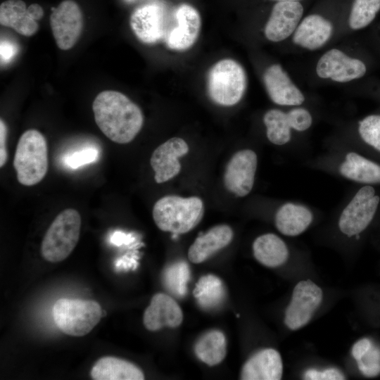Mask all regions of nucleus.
I'll use <instances>...</instances> for the list:
<instances>
[{"instance_id": "nucleus-27", "label": "nucleus", "mask_w": 380, "mask_h": 380, "mask_svg": "<svg viewBox=\"0 0 380 380\" xmlns=\"http://www.w3.org/2000/svg\"><path fill=\"white\" fill-rule=\"evenodd\" d=\"M198 305L203 310L219 308L227 296L223 281L214 274L203 275L198 280L193 291Z\"/></svg>"}, {"instance_id": "nucleus-23", "label": "nucleus", "mask_w": 380, "mask_h": 380, "mask_svg": "<svg viewBox=\"0 0 380 380\" xmlns=\"http://www.w3.org/2000/svg\"><path fill=\"white\" fill-rule=\"evenodd\" d=\"M313 219L312 212L305 206L286 203L277 211L275 225L284 235L295 236L303 232Z\"/></svg>"}, {"instance_id": "nucleus-41", "label": "nucleus", "mask_w": 380, "mask_h": 380, "mask_svg": "<svg viewBox=\"0 0 380 380\" xmlns=\"http://www.w3.org/2000/svg\"><path fill=\"white\" fill-rule=\"evenodd\" d=\"M126 1H133V0H126Z\"/></svg>"}, {"instance_id": "nucleus-28", "label": "nucleus", "mask_w": 380, "mask_h": 380, "mask_svg": "<svg viewBox=\"0 0 380 380\" xmlns=\"http://www.w3.org/2000/svg\"><path fill=\"white\" fill-rule=\"evenodd\" d=\"M191 277L189 265L184 260L173 262L165 267L162 273V281L168 292L182 298L187 292V284Z\"/></svg>"}, {"instance_id": "nucleus-1", "label": "nucleus", "mask_w": 380, "mask_h": 380, "mask_svg": "<svg viewBox=\"0 0 380 380\" xmlns=\"http://www.w3.org/2000/svg\"><path fill=\"white\" fill-rule=\"evenodd\" d=\"M92 109L97 126L113 142L129 143L143 126L141 110L121 92H100L93 101Z\"/></svg>"}, {"instance_id": "nucleus-2", "label": "nucleus", "mask_w": 380, "mask_h": 380, "mask_svg": "<svg viewBox=\"0 0 380 380\" xmlns=\"http://www.w3.org/2000/svg\"><path fill=\"white\" fill-rule=\"evenodd\" d=\"M203 213V203L200 198L169 195L156 202L152 214L160 230L179 234L196 227L201 221Z\"/></svg>"}, {"instance_id": "nucleus-14", "label": "nucleus", "mask_w": 380, "mask_h": 380, "mask_svg": "<svg viewBox=\"0 0 380 380\" xmlns=\"http://www.w3.org/2000/svg\"><path fill=\"white\" fill-rule=\"evenodd\" d=\"M175 18L177 24L165 34L166 44L173 50H186L198 37L201 27L200 14L194 6L182 4L176 8Z\"/></svg>"}, {"instance_id": "nucleus-25", "label": "nucleus", "mask_w": 380, "mask_h": 380, "mask_svg": "<svg viewBox=\"0 0 380 380\" xmlns=\"http://www.w3.org/2000/svg\"><path fill=\"white\" fill-rule=\"evenodd\" d=\"M344 177L360 183H380V165L355 152L348 153L339 167Z\"/></svg>"}, {"instance_id": "nucleus-38", "label": "nucleus", "mask_w": 380, "mask_h": 380, "mask_svg": "<svg viewBox=\"0 0 380 380\" xmlns=\"http://www.w3.org/2000/svg\"><path fill=\"white\" fill-rule=\"evenodd\" d=\"M17 48L10 42H1V63H6L11 61L16 53Z\"/></svg>"}, {"instance_id": "nucleus-8", "label": "nucleus", "mask_w": 380, "mask_h": 380, "mask_svg": "<svg viewBox=\"0 0 380 380\" xmlns=\"http://www.w3.org/2000/svg\"><path fill=\"white\" fill-rule=\"evenodd\" d=\"M49 23L58 47L68 50L76 44L82 33V12L75 1L64 0L53 9Z\"/></svg>"}, {"instance_id": "nucleus-17", "label": "nucleus", "mask_w": 380, "mask_h": 380, "mask_svg": "<svg viewBox=\"0 0 380 380\" xmlns=\"http://www.w3.org/2000/svg\"><path fill=\"white\" fill-rule=\"evenodd\" d=\"M182 321L183 312L178 303L172 297L163 293L152 297L143 316L145 328L151 331L163 327H177Z\"/></svg>"}, {"instance_id": "nucleus-18", "label": "nucleus", "mask_w": 380, "mask_h": 380, "mask_svg": "<svg viewBox=\"0 0 380 380\" xmlns=\"http://www.w3.org/2000/svg\"><path fill=\"white\" fill-rule=\"evenodd\" d=\"M263 81L271 100L281 106H298L305 98L278 64L270 66L263 75Z\"/></svg>"}, {"instance_id": "nucleus-16", "label": "nucleus", "mask_w": 380, "mask_h": 380, "mask_svg": "<svg viewBox=\"0 0 380 380\" xmlns=\"http://www.w3.org/2000/svg\"><path fill=\"white\" fill-rule=\"evenodd\" d=\"M303 13V7L298 1H278L265 25V37L274 42L284 40L295 32Z\"/></svg>"}, {"instance_id": "nucleus-37", "label": "nucleus", "mask_w": 380, "mask_h": 380, "mask_svg": "<svg viewBox=\"0 0 380 380\" xmlns=\"http://www.w3.org/2000/svg\"><path fill=\"white\" fill-rule=\"evenodd\" d=\"M372 344V341L367 338L359 340L353 346V357L356 361L360 360L369 350Z\"/></svg>"}, {"instance_id": "nucleus-22", "label": "nucleus", "mask_w": 380, "mask_h": 380, "mask_svg": "<svg viewBox=\"0 0 380 380\" xmlns=\"http://www.w3.org/2000/svg\"><path fill=\"white\" fill-rule=\"evenodd\" d=\"M91 377L94 380H143L141 369L134 364L112 356L98 360L93 365Z\"/></svg>"}, {"instance_id": "nucleus-12", "label": "nucleus", "mask_w": 380, "mask_h": 380, "mask_svg": "<svg viewBox=\"0 0 380 380\" xmlns=\"http://www.w3.org/2000/svg\"><path fill=\"white\" fill-rule=\"evenodd\" d=\"M365 63L350 58L343 51L332 49L322 56L316 66L317 75L338 82H347L362 77L366 73Z\"/></svg>"}, {"instance_id": "nucleus-3", "label": "nucleus", "mask_w": 380, "mask_h": 380, "mask_svg": "<svg viewBox=\"0 0 380 380\" xmlns=\"http://www.w3.org/2000/svg\"><path fill=\"white\" fill-rule=\"evenodd\" d=\"M13 164L18 182L24 186L35 185L44 179L48 171V147L40 132L30 129L21 135Z\"/></svg>"}, {"instance_id": "nucleus-24", "label": "nucleus", "mask_w": 380, "mask_h": 380, "mask_svg": "<svg viewBox=\"0 0 380 380\" xmlns=\"http://www.w3.org/2000/svg\"><path fill=\"white\" fill-rule=\"evenodd\" d=\"M253 252L260 263L269 267L283 265L289 256L286 245L274 234H265L258 236L253 243Z\"/></svg>"}, {"instance_id": "nucleus-34", "label": "nucleus", "mask_w": 380, "mask_h": 380, "mask_svg": "<svg viewBox=\"0 0 380 380\" xmlns=\"http://www.w3.org/2000/svg\"><path fill=\"white\" fill-rule=\"evenodd\" d=\"M99 152L94 148H86L80 151L75 152L65 159L66 164L72 168H77L80 166L92 163L98 158Z\"/></svg>"}, {"instance_id": "nucleus-39", "label": "nucleus", "mask_w": 380, "mask_h": 380, "mask_svg": "<svg viewBox=\"0 0 380 380\" xmlns=\"http://www.w3.org/2000/svg\"><path fill=\"white\" fill-rule=\"evenodd\" d=\"M130 240L131 236L125 234L122 232H115L112 237V242L117 245L129 243Z\"/></svg>"}, {"instance_id": "nucleus-4", "label": "nucleus", "mask_w": 380, "mask_h": 380, "mask_svg": "<svg viewBox=\"0 0 380 380\" xmlns=\"http://www.w3.org/2000/svg\"><path fill=\"white\" fill-rule=\"evenodd\" d=\"M81 217L77 210L61 212L48 228L41 245L42 257L51 262L67 258L75 248L80 235Z\"/></svg>"}, {"instance_id": "nucleus-40", "label": "nucleus", "mask_w": 380, "mask_h": 380, "mask_svg": "<svg viewBox=\"0 0 380 380\" xmlns=\"http://www.w3.org/2000/svg\"><path fill=\"white\" fill-rule=\"evenodd\" d=\"M277 1H298L300 0H273Z\"/></svg>"}, {"instance_id": "nucleus-20", "label": "nucleus", "mask_w": 380, "mask_h": 380, "mask_svg": "<svg viewBox=\"0 0 380 380\" xmlns=\"http://www.w3.org/2000/svg\"><path fill=\"white\" fill-rule=\"evenodd\" d=\"M234 233L227 224L216 225L206 232L200 234L188 251V258L194 264L208 260L213 254L228 246Z\"/></svg>"}, {"instance_id": "nucleus-36", "label": "nucleus", "mask_w": 380, "mask_h": 380, "mask_svg": "<svg viewBox=\"0 0 380 380\" xmlns=\"http://www.w3.org/2000/svg\"><path fill=\"white\" fill-rule=\"evenodd\" d=\"M8 129L4 121L0 120V167H2L8 159V153L6 148Z\"/></svg>"}, {"instance_id": "nucleus-31", "label": "nucleus", "mask_w": 380, "mask_h": 380, "mask_svg": "<svg viewBox=\"0 0 380 380\" xmlns=\"http://www.w3.org/2000/svg\"><path fill=\"white\" fill-rule=\"evenodd\" d=\"M358 132L365 142L380 151V115H371L362 120Z\"/></svg>"}, {"instance_id": "nucleus-6", "label": "nucleus", "mask_w": 380, "mask_h": 380, "mask_svg": "<svg viewBox=\"0 0 380 380\" xmlns=\"http://www.w3.org/2000/svg\"><path fill=\"white\" fill-rule=\"evenodd\" d=\"M247 84L243 67L232 59L216 63L208 75V92L211 100L222 106H232L243 97Z\"/></svg>"}, {"instance_id": "nucleus-19", "label": "nucleus", "mask_w": 380, "mask_h": 380, "mask_svg": "<svg viewBox=\"0 0 380 380\" xmlns=\"http://www.w3.org/2000/svg\"><path fill=\"white\" fill-rule=\"evenodd\" d=\"M283 365L279 353L272 348L261 350L253 355L241 372L243 380H279Z\"/></svg>"}, {"instance_id": "nucleus-33", "label": "nucleus", "mask_w": 380, "mask_h": 380, "mask_svg": "<svg viewBox=\"0 0 380 380\" xmlns=\"http://www.w3.org/2000/svg\"><path fill=\"white\" fill-rule=\"evenodd\" d=\"M291 129L303 132L312 125V118L308 110L303 108H295L287 113Z\"/></svg>"}, {"instance_id": "nucleus-15", "label": "nucleus", "mask_w": 380, "mask_h": 380, "mask_svg": "<svg viewBox=\"0 0 380 380\" xmlns=\"http://www.w3.org/2000/svg\"><path fill=\"white\" fill-rule=\"evenodd\" d=\"M188 151L187 143L179 137L171 138L158 146L150 159L155 181L163 183L177 175L181 170L179 158Z\"/></svg>"}, {"instance_id": "nucleus-11", "label": "nucleus", "mask_w": 380, "mask_h": 380, "mask_svg": "<svg viewBox=\"0 0 380 380\" xmlns=\"http://www.w3.org/2000/svg\"><path fill=\"white\" fill-rule=\"evenodd\" d=\"M165 11L163 4L153 1L137 8L129 23L137 37L145 44H153L165 38Z\"/></svg>"}, {"instance_id": "nucleus-10", "label": "nucleus", "mask_w": 380, "mask_h": 380, "mask_svg": "<svg viewBox=\"0 0 380 380\" xmlns=\"http://www.w3.org/2000/svg\"><path fill=\"white\" fill-rule=\"evenodd\" d=\"M258 165L256 153L250 149L237 151L228 162L224 173V185L227 191L239 197L252 190Z\"/></svg>"}, {"instance_id": "nucleus-26", "label": "nucleus", "mask_w": 380, "mask_h": 380, "mask_svg": "<svg viewBox=\"0 0 380 380\" xmlns=\"http://www.w3.org/2000/svg\"><path fill=\"white\" fill-rule=\"evenodd\" d=\"M194 353L201 362L209 366L220 364L227 355V340L224 333L217 329L204 333L196 341Z\"/></svg>"}, {"instance_id": "nucleus-21", "label": "nucleus", "mask_w": 380, "mask_h": 380, "mask_svg": "<svg viewBox=\"0 0 380 380\" xmlns=\"http://www.w3.org/2000/svg\"><path fill=\"white\" fill-rule=\"evenodd\" d=\"M333 25L331 22L317 14L306 16L296 29L294 44L314 51L324 46L331 37Z\"/></svg>"}, {"instance_id": "nucleus-5", "label": "nucleus", "mask_w": 380, "mask_h": 380, "mask_svg": "<svg viewBox=\"0 0 380 380\" xmlns=\"http://www.w3.org/2000/svg\"><path fill=\"white\" fill-rule=\"evenodd\" d=\"M99 303L91 300L62 298L53 307V318L57 327L72 336L89 333L102 317Z\"/></svg>"}, {"instance_id": "nucleus-35", "label": "nucleus", "mask_w": 380, "mask_h": 380, "mask_svg": "<svg viewBox=\"0 0 380 380\" xmlns=\"http://www.w3.org/2000/svg\"><path fill=\"white\" fill-rule=\"evenodd\" d=\"M307 380H342L345 379L342 372L336 368H328L322 371L315 369H308L304 374Z\"/></svg>"}, {"instance_id": "nucleus-9", "label": "nucleus", "mask_w": 380, "mask_h": 380, "mask_svg": "<svg viewBox=\"0 0 380 380\" xmlns=\"http://www.w3.org/2000/svg\"><path fill=\"white\" fill-rule=\"evenodd\" d=\"M322 300V291L311 280L299 281L293 291L284 317V323L291 330L307 324Z\"/></svg>"}, {"instance_id": "nucleus-32", "label": "nucleus", "mask_w": 380, "mask_h": 380, "mask_svg": "<svg viewBox=\"0 0 380 380\" xmlns=\"http://www.w3.org/2000/svg\"><path fill=\"white\" fill-rule=\"evenodd\" d=\"M360 372L366 377H375L380 374V348L372 344L369 350L358 360Z\"/></svg>"}, {"instance_id": "nucleus-7", "label": "nucleus", "mask_w": 380, "mask_h": 380, "mask_svg": "<svg viewBox=\"0 0 380 380\" xmlns=\"http://www.w3.org/2000/svg\"><path fill=\"white\" fill-rule=\"evenodd\" d=\"M379 200L372 186L362 187L341 214L338 227L341 232L352 236L365 229L375 215Z\"/></svg>"}, {"instance_id": "nucleus-30", "label": "nucleus", "mask_w": 380, "mask_h": 380, "mask_svg": "<svg viewBox=\"0 0 380 380\" xmlns=\"http://www.w3.org/2000/svg\"><path fill=\"white\" fill-rule=\"evenodd\" d=\"M380 10V0H354L349 15V26L353 30L367 27Z\"/></svg>"}, {"instance_id": "nucleus-13", "label": "nucleus", "mask_w": 380, "mask_h": 380, "mask_svg": "<svg viewBox=\"0 0 380 380\" xmlns=\"http://www.w3.org/2000/svg\"><path fill=\"white\" fill-rule=\"evenodd\" d=\"M44 15V10L38 4L28 7L22 0H7L0 5V23L18 33L30 37L39 28L37 20Z\"/></svg>"}, {"instance_id": "nucleus-29", "label": "nucleus", "mask_w": 380, "mask_h": 380, "mask_svg": "<svg viewBox=\"0 0 380 380\" xmlns=\"http://www.w3.org/2000/svg\"><path fill=\"white\" fill-rule=\"evenodd\" d=\"M263 122L267 129V137L275 145H284L291 139V126L287 116L279 109H271L265 113Z\"/></svg>"}]
</instances>
